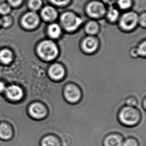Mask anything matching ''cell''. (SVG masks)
Masks as SVG:
<instances>
[{
    "instance_id": "obj_28",
    "label": "cell",
    "mask_w": 146,
    "mask_h": 146,
    "mask_svg": "<svg viewBox=\"0 0 146 146\" xmlns=\"http://www.w3.org/2000/svg\"><path fill=\"white\" fill-rule=\"evenodd\" d=\"M146 14H144L142 16H141L140 18L139 19L140 21V23L144 27L146 26Z\"/></svg>"
},
{
    "instance_id": "obj_11",
    "label": "cell",
    "mask_w": 146,
    "mask_h": 146,
    "mask_svg": "<svg viewBox=\"0 0 146 146\" xmlns=\"http://www.w3.org/2000/svg\"><path fill=\"white\" fill-rule=\"evenodd\" d=\"M5 93L7 97L12 101H19L23 96L22 89L16 85H12L6 88Z\"/></svg>"
},
{
    "instance_id": "obj_21",
    "label": "cell",
    "mask_w": 146,
    "mask_h": 146,
    "mask_svg": "<svg viewBox=\"0 0 146 146\" xmlns=\"http://www.w3.org/2000/svg\"><path fill=\"white\" fill-rule=\"evenodd\" d=\"M125 104L126 106L136 107L138 105V100L136 97L134 96H130L125 100Z\"/></svg>"
},
{
    "instance_id": "obj_7",
    "label": "cell",
    "mask_w": 146,
    "mask_h": 146,
    "mask_svg": "<svg viewBox=\"0 0 146 146\" xmlns=\"http://www.w3.org/2000/svg\"><path fill=\"white\" fill-rule=\"evenodd\" d=\"M48 74L52 81L59 82L62 81L65 77V70L62 66L55 64L49 67Z\"/></svg>"
},
{
    "instance_id": "obj_24",
    "label": "cell",
    "mask_w": 146,
    "mask_h": 146,
    "mask_svg": "<svg viewBox=\"0 0 146 146\" xmlns=\"http://www.w3.org/2000/svg\"><path fill=\"white\" fill-rule=\"evenodd\" d=\"M11 23V19L8 16H5L0 20V24L5 27H7Z\"/></svg>"
},
{
    "instance_id": "obj_10",
    "label": "cell",
    "mask_w": 146,
    "mask_h": 146,
    "mask_svg": "<svg viewBox=\"0 0 146 146\" xmlns=\"http://www.w3.org/2000/svg\"><path fill=\"white\" fill-rule=\"evenodd\" d=\"M40 19L38 15L34 12H30L26 14L22 20L23 26L28 29H33L38 26Z\"/></svg>"
},
{
    "instance_id": "obj_18",
    "label": "cell",
    "mask_w": 146,
    "mask_h": 146,
    "mask_svg": "<svg viewBox=\"0 0 146 146\" xmlns=\"http://www.w3.org/2000/svg\"><path fill=\"white\" fill-rule=\"evenodd\" d=\"M98 25L96 22L90 21L86 25L85 31L87 33L93 35L97 33L98 31Z\"/></svg>"
},
{
    "instance_id": "obj_2",
    "label": "cell",
    "mask_w": 146,
    "mask_h": 146,
    "mask_svg": "<svg viewBox=\"0 0 146 146\" xmlns=\"http://www.w3.org/2000/svg\"><path fill=\"white\" fill-rule=\"evenodd\" d=\"M62 96L67 103L75 105L79 103L82 98V91L77 84L69 83L63 87Z\"/></svg>"
},
{
    "instance_id": "obj_16",
    "label": "cell",
    "mask_w": 146,
    "mask_h": 146,
    "mask_svg": "<svg viewBox=\"0 0 146 146\" xmlns=\"http://www.w3.org/2000/svg\"><path fill=\"white\" fill-rule=\"evenodd\" d=\"M48 33L51 38L56 39L59 37L61 35V28L58 24L53 23L49 26L48 29Z\"/></svg>"
},
{
    "instance_id": "obj_17",
    "label": "cell",
    "mask_w": 146,
    "mask_h": 146,
    "mask_svg": "<svg viewBox=\"0 0 146 146\" xmlns=\"http://www.w3.org/2000/svg\"><path fill=\"white\" fill-rule=\"evenodd\" d=\"M12 53L8 50H4L0 52V61L4 64H9L12 61Z\"/></svg>"
},
{
    "instance_id": "obj_27",
    "label": "cell",
    "mask_w": 146,
    "mask_h": 146,
    "mask_svg": "<svg viewBox=\"0 0 146 146\" xmlns=\"http://www.w3.org/2000/svg\"><path fill=\"white\" fill-rule=\"evenodd\" d=\"M50 1L58 6H64L70 1V0H50Z\"/></svg>"
},
{
    "instance_id": "obj_8",
    "label": "cell",
    "mask_w": 146,
    "mask_h": 146,
    "mask_svg": "<svg viewBox=\"0 0 146 146\" xmlns=\"http://www.w3.org/2000/svg\"><path fill=\"white\" fill-rule=\"evenodd\" d=\"M124 138L118 133H112L107 135L103 140V146H122Z\"/></svg>"
},
{
    "instance_id": "obj_1",
    "label": "cell",
    "mask_w": 146,
    "mask_h": 146,
    "mask_svg": "<svg viewBox=\"0 0 146 146\" xmlns=\"http://www.w3.org/2000/svg\"><path fill=\"white\" fill-rule=\"evenodd\" d=\"M117 118L119 122L123 126L134 127L140 122L142 114L140 111L136 107L126 105L119 110Z\"/></svg>"
},
{
    "instance_id": "obj_23",
    "label": "cell",
    "mask_w": 146,
    "mask_h": 146,
    "mask_svg": "<svg viewBox=\"0 0 146 146\" xmlns=\"http://www.w3.org/2000/svg\"><path fill=\"white\" fill-rule=\"evenodd\" d=\"M119 7L123 9H126L130 7L131 5V0H118Z\"/></svg>"
},
{
    "instance_id": "obj_3",
    "label": "cell",
    "mask_w": 146,
    "mask_h": 146,
    "mask_svg": "<svg viewBox=\"0 0 146 146\" xmlns=\"http://www.w3.org/2000/svg\"><path fill=\"white\" fill-rule=\"evenodd\" d=\"M38 53L42 59L50 61L57 56L58 49L56 45L53 41L46 40L42 42L38 46Z\"/></svg>"
},
{
    "instance_id": "obj_25",
    "label": "cell",
    "mask_w": 146,
    "mask_h": 146,
    "mask_svg": "<svg viewBox=\"0 0 146 146\" xmlns=\"http://www.w3.org/2000/svg\"><path fill=\"white\" fill-rule=\"evenodd\" d=\"M10 6L7 4H3L0 7V13L3 15H6L10 12Z\"/></svg>"
},
{
    "instance_id": "obj_14",
    "label": "cell",
    "mask_w": 146,
    "mask_h": 146,
    "mask_svg": "<svg viewBox=\"0 0 146 146\" xmlns=\"http://www.w3.org/2000/svg\"><path fill=\"white\" fill-rule=\"evenodd\" d=\"M56 10L51 6H46L42 11V16L44 20L51 21L55 20L57 17Z\"/></svg>"
},
{
    "instance_id": "obj_31",
    "label": "cell",
    "mask_w": 146,
    "mask_h": 146,
    "mask_svg": "<svg viewBox=\"0 0 146 146\" xmlns=\"http://www.w3.org/2000/svg\"><path fill=\"white\" fill-rule=\"evenodd\" d=\"M104 2L106 3V4H109V5H112L114 4L116 0H103Z\"/></svg>"
},
{
    "instance_id": "obj_19",
    "label": "cell",
    "mask_w": 146,
    "mask_h": 146,
    "mask_svg": "<svg viewBox=\"0 0 146 146\" xmlns=\"http://www.w3.org/2000/svg\"><path fill=\"white\" fill-rule=\"evenodd\" d=\"M119 15L118 11L115 8H110L107 12V17L111 22L115 21L118 18Z\"/></svg>"
},
{
    "instance_id": "obj_30",
    "label": "cell",
    "mask_w": 146,
    "mask_h": 146,
    "mask_svg": "<svg viewBox=\"0 0 146 146\" xmlns=\"http://www.w3.org/2000/svg\"><path fill=\"white\" fill-rule=\"evenodd\" d=\"M6 89V87L4 83L0 82V93H2L4 91H5Z\"/></svg>"
},
{
    "instance_id": "obj_26",
    "label": "cell",
    "mask_w": 146,
    "mask_h": 146,
    "mask_svg": "<svg viewBox=\"0 0 146 146\" xmlns=\"http://www.w3.org/2000/svg\"><path fill=\"white\" fill-rule=\"evenodd\" d=\"M146 42H144L142 44L138 49V53L141 56H145L146 54Z\"/></svg>"
},
{
    "instance_id": "obj_20",
    "label": "cell",
    "mask_w": 146,
    "mask_h": 146,
    "mask_svg": "<svg viewBox=\"0 0 146 146\" xmlns=\"http://www.w3.org/2000/svg\"><path fill=\"white\" fill-rule=\"evenodd\" d=\"M122 146H139V142L134 137H128L124 140Z\"/></svg>"
},
{
    "instance_id": "obj_32",
    "label": "cell",
    "mask_w": 146,
    "mask_h": 146,
    "mask_svg": "<svg viewBox=\"0 0 146 146\" xmlns=\"http://www.w3.org/2000/svg\"><path fill=\"white\" fill-rule=\"evenodd\" d=\"M142 106L144 111L146 110V98L145 97L142 101Z\"/></svg>"
},
{
    "instance_id": "obj_4",
    "label": "cell",
    "mask_w": 146,
    "mask_h": 146,
    "mask_svg": "<svg viewBox=\"0 0 146 146\" xmlns=\"http://www.w3.org/2000/svg\"><path fill=\"white\" fill-rule=\"evenodd\" d=\"M60 21L65 30L68 31L76 30L82 22L81 18L71 12L63 14L60 18Z\"/></svg>"
},
{
    "instance_id": "obj_15",
    "label": "cell",
    "mask_w": 146,
    "mask_h": 146,
    "mask_svg": "<svg viewBox=\"0 0 146 146\" xmlns=\"http://www.w3.org/2000/svg\"><path fill=\"white\" fill-rule=\"evenodd\" d=\"M12 129L8 124L5 123L0 124V138L7 140L12 137Z\"/></svg>"
},
{
    "instance_id": "obj_6",
    "label": "cell",
    "mask_w": 146,
    "mask_h": 146,
    "mask_svg": "<svg viewBox=\"0 0 146 146\" xmlns=\"http://www.w3.org/2000/svg\"><path fill=\"white\" fill-rule=\"evenodd\" d=\"M138 21V16L136 13L128 12L124 14L121 19V26L125 30H132L136 26Z\"/></svg>"
},
{
    "instance_id": "obj_29",
    "label": "cell",
    "mask_w": 146,
    "mask_h": 146,
    "mask_svg": "<svg viewBox=\"0 0 146 146\" xmlns=\"http://www.w3.org/2000/svg\"><path fill=\"white\" fill-rule=\"evenodd\" d=\"M9 1L10 4L14 7L19 6L21 3L22 1V0H9Z\"/></svg>"
},
{
    "instance_id": "obj_9",
    "label": "cell",
    "mask_w": 146,
    "mask_h": 146,
    "mask_svg": "<svg viewBox=\"0 0 146 146\" xmlns=\"http://www.w3.org/2000/svg\"><path fill=\"white\" fill-rule=\"evenodd\" d=\"M87 11L89 15L95 18H99L106 13V9L104 5L101 2H93L87 6Z\"/></svg>"
},
{
    "instance_id": "obj_22",
    "label": "cell",
    "mask_w": 146,
    "mask_h": 146,
    "mask_svg": "<svg viewBox=\"0 0 146 146\" xmlns=\"http://www.w3.org/2000/svg\"><path fill=\"white\" fill-rule=\"evenodd\" d=\"M42 4L41 0H31L29 3V6L32 10L36 11L40 9Z\"/></svg>"
},
{
    "instance_id": "obj_13",
    "label": "cell",
    "mask_w": 146,
    "mask_h": 146,
    "mask_svg": "<svg viewBox=\"0 0 146 146\" xmlns=\"http://www.w3.org/2000/svg\"><path fill=\"white\" fill-rule=\"evenodd\" d=\"M83 49L88 52L94 51L98 47L97 40L92 37L86 38L82 43Z\"/></svg>"
},
{
    "instance_id": "obj_12",
    "label": "cell",
    "mask_w": 146,
    "mask_h": 146,
    "mask_svg": "<svg viewBox=\"0 0 146 146\" xmlns=\"http://www.w3.org/2000/svg\"><path fill=\"white\" fill-rule=\"evenodd\" d=\"M62 141L57 135L50 134L42 138L40 141V146H62Z\"/></svg>"
},
{
    "instance_id": "obj_5",
    "label": "cell",
    "mask_w": 146,
    "mask_h": 146,
    "mask_svg": "<svg viewBox=\"0 0 146 146\" xmlns=\"http://www.w3.org/2000/svg\"><path fill=\"white\" fill-rule=\"evenodd\" d=\"M28 111L30 116L36 120H42L46 119L49 113L47 106L40 102L32 104Z\"/></svg>"
}]
</instances>
